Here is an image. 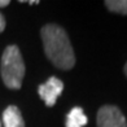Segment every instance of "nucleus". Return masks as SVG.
<instances>
[{
	"label": "nucleus",
	"mask_w": 127,
	"mask_h": 127,
	"mask_svg": "<svg viewBox=\"0 0 127 127\" xmlns=\"http://www.w3.org/2000/svg\"><path fill=\"white\" fill-rule=\"evenodd\" d=\"M40 35L48 60L61 70H70L75 64V56L66 31L59 25L48 24L42 27Z\"/></svg>",
	"instance_id": "nucleus-1"
},
{
	"label": "nucleus",
	"mask_w": 127,
	"mask_h": 127,
	"mask_svg": "<svg viewBox=\"0 0 127 127\" xmlns=\"http://www.w3.org/2000/svg\"><path fill=\"white\" fill-rule=\"evenodd\" d=\"M0 74L8 88H21L25 77V62L17 45H8L4 49L0 62Z\"/></svg>",
	"instance_id": "nucleus-2"
},
{
	"label": "nucleus",
	"mask_w": 127,
	"mask_h": 127,
	"mask_svg": "<svg viewBox=\"0 0 127 127\" xmlns=\"http://www.w3.org/2000/svg\"><path fill=\"white\" fill-rule=\"evenodd\" d=\"M97 127H127L125 115L114 105H104L96 115Z\"/></svg>",
	"instance_id": "nucleus-3"
},
{
	"label": "nucleus",
	"mask_w": 127,
	"mask_h": 127,
	"mask_svg": "<svg viewBox=\"0 0 127 127\" xmlns=\"http://www.w3.org/2000/svg\"><path fill=\"white\" fill-rule=\"evenodd\" d=\"M64 91V83L59 78L51 77L47 82L40 84L38 87V94L47 106H53L59 96Z\"/></svg>",
	"instance_id": "nucleus-4"
},
{
	"label": "nucleus",
	"mask_w": 127,
	"mask_h": 127,
	"mask_svg": "<svg viewBox=\"0 0 127 127\" xmlns=\"http://www.w3.org/2000/svg\"><path fill=\"white\" fill-rule=\"evenodd\" d=\"M3 125H4V127H25L22 114L16 105H9L4 110Z\"/></svg>",
	"instance_id": "nucleus-5"
},
{
	"label": "nucleus",
	"mask_w": 127,
	"mask_h": 127,
	"mask_svg": "<svg viewBox=\"0 0 127 127\" xmlns=\"http://www.w3.org/2000/svg\"><path fill=\"white\" fill-rule=\"evenodd\" d=\"M87 123H88V118L80 106L73 108L66 115V121H65L66 127H84Z\"/></svg>",
	"instance_id": "nucleus-6"
},
{
	"label": "nucleus",
	"mask_w": 127,
	"mask_h": 127,
	"mask_svg": "<svg viewBox=\"0 0 127 127\" xmlns=\"http://www.w3.org/2000/svg\"><path fill=\"white\" fill-rule=\"evenodd\" d=\"M105 5L114 13L127 14V0H106Z\"/></svg>",
	"instance_id": "nucleus-7"
},
{
	"label": "nucleus",
	"mask_w": 127,
	"mask_h": 127,
	"mask_svg": "<svg viewBox=\"0 0 127 127\" xmlns=\"http://www.w3.org/2000/svg\"><path fill=\"white\" fill-rule=\"evenodd\" d=\"M4 29H5V18H4V16L0 13V32H3Z\"/></svg>",
	"instance_id": "nucleus-8"
},
{
	"label": "nucleus",
	"mask_w": 127,
	"mask_h": 127,
	"mask_svg": "<svg viewBox=\"0 0 127 127\" xmlns=\"http://www.w3.org/2000/svg\"><path fill=\"white\" fill-rule=\"evenodd\" d=\"M10 1L9 0H0V8H4V7H7V5H9Z\"/></svg>",
	"instance_id": "nucleus-9"
},
{
	"label": "nucleus",
	"mask_w": 127,
	"mask_h": 127,
	"mask_svg": "<svg viewBox=\"0 0 127 127\" xmlns=\"http://www.w3.org/2000/svg\"><path fill=\"white\" fill-rule=\"evenodd\" d=\"M125 74H126V77H127V62H126V65H125Z\"/></svg>",
	"instance_id": "nucleus-10"
},
{
	"label": "nucleus",
	"mask_w": 127,
	"mask_h": 127,
	"mask_svg": "<svg viewBox=\"0 0 127 127\" xmlns=\"http://www.w3.org/2000/svg\"><path fill=\"white\" fill-rule=\"evenodd\" d=\"M0 127H1V121H0Z\"/></svg>",
	"instance_id": "nucleus-11"
}]
</instances>
